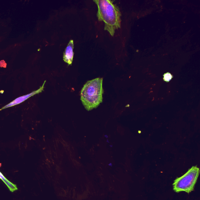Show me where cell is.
Here are the masks:
<instances>
[{"label":"cell","instance_id":"3957f363","mask_svg":"<svg viewBox=\"0 0 200 200\" xmlns=\"http://www.w3.org/2000/svg\"><path fill=\"white\" fill-rule=\"evenodd\" d=\"M199 172V168L197 166L192 167L185 174L175 180L173 184V190L178 193L184 191L190 193L193 190Z\"/></svg>","mask_w":200,"mask_h":200},{"label":"cell","instance_id":"52a82bcc","mask_svg":"<svg viewBox=\"0 0 200 200\" xmlns=\"http://www.w3.org/2000/svg\"><path fill=\"white\" fill-rule=\"evenodd\" d=\"M173 77V76L171 73L167 72L163 75V80L165 82H169L172 79Z\"/></svg>","mask_w":200,"mask_h":200},{"label":"cell","instance_id":"ba28073f","mask_svg":"<svg viewBox=\"0 0 200 200\" xmlns=\"http://www.w3.org/2000/svg\"><path fill=\"white\" fill-rule=\"evenodd\" d=\"M6 65H7V64L4 60L0 61V67L6 68Z\"/></svg>","mask_w":200,"mask_h":200},{"label":"cell","instance_id":"8992f818","mask_svg":"<svg viewBox=\"0 0 200 200\" xmlns=\"http://www.w3.org/2000/svg\"><path fill=\"white\" fill-rule=\"evenodd\" d=\"M0 179L4 182L11 192H13L18 190L17 185L8 180L1 172H0Z\"/></svg>","mask_w":200,"mask_h":200},{"label":"cell","instance_id":"6da1fadb","mask_svg":"<svg viewBox=\"0 0 200 200\" xmlns=\"http://www.w3.org/2000/svg\"><path fill=\"white\" fill-rule=\"evenodd\" d=\"M98 7L97 17L98 21L105 23L104 30L112 37L116 30L121 28V13L119 8L109 0H94Z\"/></svg>","mask_w":200,"mask_h":200},{"label":"cell","instance_id":"277c9868","mask_svg":"<svg viewBox=\"0 0 200 200\" xmlns=\"http://www.w3.org/2000/svg\"><path fill=\"white\" fill-rule=\"evenodd\" d=\"M45 82H46V81H44L43 85H42V86H41V87L40 88L38 89V90L34 91L31 92V93L28 94L27 95H23V96L19 97V98H16V99L14 100V101L12 102L9 103V104L6 105L4 106V107L2 108L1 109H0V110L8 108L9 107H12V106H14L17 105H18V104H20V103L26 101V100L28 99V98L34 96V95L41 93V92L43 91Z\"/></svg>","mask_w":200,"mask_h":200},{"label":"cell","instance_id":"7a4b0ae2","mask_svg":"<svg viewBox=\"0 0 200 200\" xmlns=\"http://www.w3.org/2000/svg\"><path fill=\"white\" fill-rule=\"evenodd\" d=\"M102 78L87 81L81 92V100L85 108L89 111L96 108L102 102L104 90Z\"/></svg>","mask_w":200,"mask_h":200},{"label":"cell","instance_id":"5b68a950","mask_svg":"<svg viewBox=\"0 0 200 200\" xmlns=\"http://www.w3.org/2000/svg\"><path fill=\"white\" fill-rule=\"evenodd\" d=\"M74 43L73 41L70 40L68 45L64 52L63 59L64 62H66L69 65H71L72 62L74 52Z\"/></svg>","mask_w":200,"mask_h":200}]
</instances>
